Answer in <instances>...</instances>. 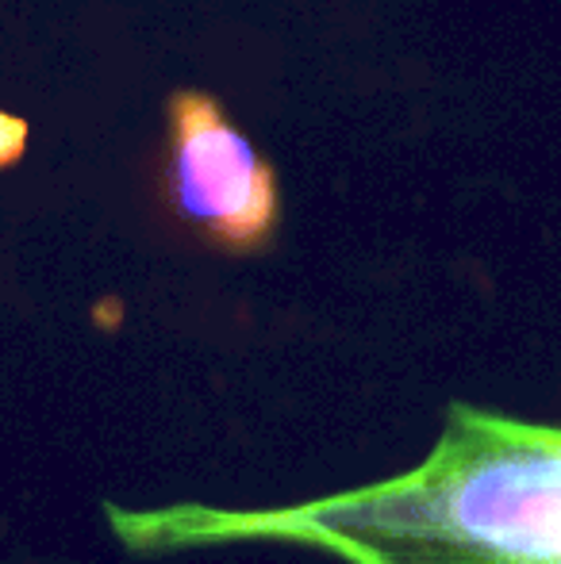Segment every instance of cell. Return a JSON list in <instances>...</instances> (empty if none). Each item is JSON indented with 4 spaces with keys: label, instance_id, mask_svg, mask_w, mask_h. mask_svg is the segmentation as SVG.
<instances>
[{
    "label": "cell",
    "instance_id": "obj_1",
    "mask_svg": "<svg viewBox=\"0 0 561 564\" xmlns=\"http://www.w3.org/2000/svg\"><path fill=\"white\" fill-rule=\"evenodd\" d=\"M131 553L292 545L338 564H561V426L450 403L416 468L289 507L108 503Z\"/></svg>",
    "mask_w": 561,
    "mask_h": 564
},
{
    "label": "cell",
    "instance_id": "obj_2",
    "mask_svg": "<svg viewBox=\"0 0 561 564\" xmlns=\"http://www.w3.org/2000/svg\"><path fill=\"white\" fill-rule=\"evenodd\" d=\"M170 200L227 253L262 250L278 227V177L201 89L170 100Z\"/></svg>",
    "mask_w": 561,
    "mask_h": 564
},
{
    "label": "cell",
    "instance_id": "obj_3",
    "mask_svg": "<svg viewBox=\"0 0 561 564\" xmlns=\"http://www.w3.org/2000/svg\"><path fill=\"white\" fill-rule=\"evenodd\" d=\"M23 147H28V123L0 112V170L20 162Z\"/></svg>",
    "mask_w": 561,
    "mask_h": 564
}]
</instances>
